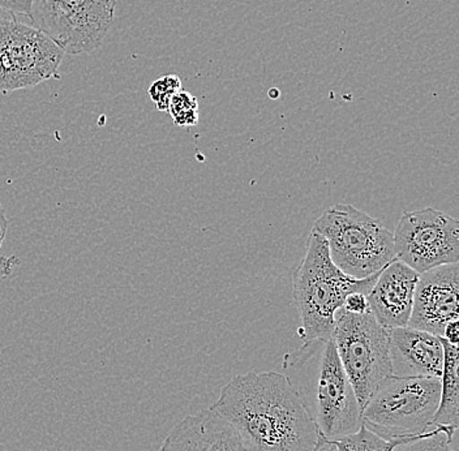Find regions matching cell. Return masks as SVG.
I'll list each match as a JSON object with an SVG mask.
<instances>
[{"mask_svg": "<svg viewBox=\"0 0 459 451\" xmlns=\"http://www.w3.org/2000/svg\"><path fill=\"white\" fill-rule=\"evenodd\" d=\"M211 409L231 425L244 451H312L320 438L282 373L237 376Z\"/></svg>", "mask_w": 459, "mask_h": 451, "instance_id": "cell-1", "label": "cell"}, {"mask_svg": "<svg viewBox=\"0 0 459 451\" xmlns=\"http://www.w3.org/2000/svg\"><path fill=\"white\" fill-rule=\"evenodd\" d=\"M282 368L318 438L337 441L360 429V407L333 338L304 342L286 353Z\"/></svg>", "mask_w": 459, "mask_h": 451, "instance_id": "cell-2", "label": "cell"}, {"mask_svg": "<svg viewBox=\"0 0 459 451\" xmlns=\"http://www.w3.org/2000/svg\"><path fill=\"white\" fill-rule=\"evenodd\" d=\"M380 272L355 280L333 264L328 244L317 232L311 231L306 255L294 273L292 299L301 320V339L333 338L335 313L342 308L344 299L352 292L368 294Z\"/></svg>", "mask_w": 459, "mask_h": 451, "instance_id": "cell-3", "label": "cell"}, {"mask_svg": "<svg viewBox=\"0 0 459 451\" xmlns=\"http://www.w3.org/2000/svg\"><path fill=\"white\" fill-rule=\"evenodd\" d=\"M312 231L325 239L333 264L355 280L371 277L397 258L392 232L349 204L326 209Z\"/></svg>", "mask_w": 459, "mask_h": 451, "instance_id": "cell-4", "label": "cell"}, {"mask_svg": "<svg viewBox=\"0 0 459 451\" xmlns=\"http://www.w3.org/2000/svg\"><path fill=\"white\" fill-rule=\"evenodd\" d=\"M440 390V378L390 376L361 410V424L385 439L420 438L430 430Z\"/></svg>", "mask_w": 459, "mask_h": 451, "instance_id": "cell-5", "label": "cell"}, {"mask_svg": "<svg viewBox=\"0 0 459 451\" xmlns=\"http://www.w3.org/2000/svg\"><path fill=\"white\" fill-rule=\"evenodd\" d=\"M333 341L361 412L378 385L393 376L389 329L381 326L369 310L352 315L341 308L335 313Z\"/></svg>", "mask_w": 459, "mask_h": 451, "instance_id": "cell-6", "label": "cell"}, {"mask_svg": "<svg viewBox=\"0 0 459 451\" xmlns=\"http://www.w3.org/2000/svg\"><path fill=\"white\" fill-rule=\"evenodd\" d=\"M117 0H33V27L71 56L103 45L114 22Z\"/></svg>", "mask_w": 459, "mask_h": 451, "instance_id": "cell-7", "label": "cell"}, {"mask_svg": "<svg viewBox=\"0 0 459 451\" xmlns=\"http://www.w3.org/2000/svg\"><path fill=\"white\" fill-rule=\"evenodd\" d=\"M65 53L39 29L0 16V91L34 88L59 79Z\"/></svg>", "mask_w": 459, "mask_h": 451, "instance_id": "cell-8", "label": "cell"}, {"mask_svg": "<svg viewBox=\"0 0 459 451\" xmlns=\"http://www.w3.org/2000/svg\"><path fill=\"white\" fill-rule=\"evenodd\" d=\"M393 239L397 260L419 274L459 261V222L433 208L403 212Z\"/></svg>", "mask_w": 459, "mask_h": 451, "instance_id": "cell-9", "label": "cell"}, {"mask_svg": "<svg viewBox=\"0 0 459 451\" xmlns=\"http://www.w3.org/2000/svg\"><path fill=\"white\" fill-rule=\"evenodd\" d=\"M458 263L419 274L409 327L443 337L445 326L458 321Z\"/></svg>", "mask_w": 459, "mask_h": 451, "instance_id": "cell-10", "label": "cell"}, {"mask_svg": "<svg viewBox=\"0 0 459 451\" xmlns=\"http://www.w3.org/2000/svg\"><path fill=\"white\" fill-rule=\"evenodd\" d=\"M419 273L395 258L367 294L369 312L386 329L409 326Z\"/></svg>", "mask_w": 459, "mask_h": 451, "instance_id": "cell-11", "label": "cell"}, {"mask_svg": "<svg viewBox=\"0 0 459 451\" xmlns=\"http://www.w3.org/2000/svg\"><path fill=\"white\" fill-rule=\"evenodd\" d=\"M389 356L395 377L440 378L444 349L440 337L412 329H389Z\"/></svg>", "mask_w": 459, "mask_h": 451, "instance_id": "cell-12", "label": "cell"}, {"mask_svg": "<svg viewBox=\"0 0 459 451\" xmlns=\"http://www.w3.org/2000/svg\"><path fill=\"white\" fill-rule=\"evenodd\" d=\"M160 451H244L231 425L213 410L186 416L163 441Z\"/></svg>", "mask_w": 459, "mask_h": 451, "instance_id": "cell-13", "label": "cell"}, {"mask_svg": "<svg viewBox=\"0 0 459 451\" xmlns=\"http://www.w3.org/2000/svg\"><path fill=\"white\" fill-rule=\"evenodd\" d=\"M444 349V366L440 382V402L438 409L430 423V430L435 428L459 427V378H458V347L440 337Z\"/></svg>", "mask_w": 459, "mask_h": 451, "instance_id": "cell-14", "label": "cell"}, {"mask_svg": "<svg viewBox=\"0 0 459 451\" xmlns=\"http://www.w3.org/2000/svg\"><path fill=\"white\" fill-rule=\"evenodd\" d=\"M458 429L435 428L411 441L402 442L393 451H458Z\"/></svg>", "mask_w": 459, "mask_h": 451, "instance_id": "cell-15", "label": "cell"}, {"mask_svg": "<svg viewBox=\"0 0 459 451\" xmlns=\"http://www.w3.org/2000/svg\"><path fill=\"white\" fill-rule=\"evenodd\" d=\"M411 439H385L369 432L361 425L358 432L332 442L338 451H393L402 442L411 441Z\"/></svg>", "mask_w": 459, "mask_h": 451, "instance_id": "cell-16", "label": "cell"}, {"mask_svg": "<svg viewBox=\"0 0 459 451\" xmlns=\"http://www.w3.org/2000/svg\"><path fill=\"white\" fill-rule=\"evenodd\" d=\"M168 113L178 127H192L199 123V102L186 91H179L170 100Z\"/></svg>", "mask_w": 459, "mask_h": 451, "instance_id": "cell-17", "label": "cell"}, {"mask_svg": "<svg viewBox=\"0 0 459 451\" xmlns=\"http://www.w3.org/2000/svg\"><path fill=\"white\" fill-rule=\"evenodd\" d=\"M179 91H182V80L177 74H168L156 80L148 91L158 110L168 113L172 97Z\"/></svg>", "mask_w": 459, "mask_h": 451, "instance_id": "cell-18", "label": "cell"}, {"mask_svg": "<svg viewBox=\"0 0 459 451\" xmlns=\"http://www.w3.org/2000/svg\"><path fill=\"white\" fill-rule=\"evenodd\" d=\"M342 308L352 315H363L368 312V301L367 295L361 292H352L344 299Z\"/></svg>", "mask_w": 459, "mask_h": 451, "instance_id": "cell-19", "label": "cell"}, {"mask_svg": "<svg viewBox=\"0 0 459 451\" xmlns=\"http://www.w3.org/2000/svg\"><path fill=\"white\" fill-rule=\"evenodd\" d=\"M33 0H0V10L13 14L30 16Z\"/></svg>", "mask_w": 459, "mask_h": 451, "instance_id": "cell-20", "label": "cell"}, {"mask_svg": "<svg viewBox=\"0 0 459 451\" xmlns=\"http://www.w3.org/2000/svg\"><path fill=\"white\" fill-rule=\"evenodd\" d=\"M443 338L446 339L450 343H458V321H453V323H449L445 326Z\"/></svg>", "mask_w": 459, "mask_h": 451, "instance_id": "cell-21", "label": "cell"}, {"mask_svg": "<svg viewBox=\"0 0 459 451\" xmlns=\"http://www.w3.org/2000/svg\"><path fill=\"white\" fill-rule=\"evenodd\" d=\"M7 215H5L4 209H3L2 204H0V248H2L3 243H4L5 237H7Z\"/></svg>", "mask_w": 459, "mask_h": 451, "instance_id": "cell-22", "label": "cell"}, {"mask_svg": "<svg viewBox=\"0 0 459 451\" xmlns=\"http://www.w3.org/2000/svg\"><path fill=\"white\" fill-rule=\"evenodd\" d=\"M312 451H338L335 445L332 441H326L324 438H318L317 445Z\"/></svg>", "mask_w": 459, "mask_h": 451, "instance_id": "cell-23", "label": "cell"}, {"mask_svg": "<svg viewBox=\"0 0 459 451\" xmlns=\"http://www.w3.org/2000/svg\"><path fill=\"white\" fill-rule=\"evenodd\" d=\"M277 91H278V89H271V91H269V96L274 97V99H275V97L280 96V93H278Z\"/></svg>", "mask_w": 459, "mask_h": 451, "instance_id": "cell-24", "label": "cell"}]
</instances>
